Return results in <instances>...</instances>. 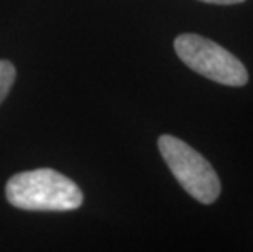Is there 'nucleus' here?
Instances as JSON below:
<instances>
[{"mask_svg": "<svg viewBox=\"0 0 253 252\" xmlns=\"http://www.w3.org/2000/svg\"><path fill=\"white\" fill-rule=\"evenodd\" d=\"M5 197L12 206L26 211H71L84 202L77 184L52 169L15 174L5 185Z\"/></svg>", "mask_w": 253, "mask_h": 252, "instance_id": "1", "label": "nucleus"}, {"mask_svg": "<svg viewBox=\"0 0 253 252\" xmlns=\"http://www.w3.org/2000/svg\"><path fill=\"white\" fill-rule=\"evenodd\" d=\"M159 151L170 172L195 200L211 205L220 194V180L212 165L181 139L164 135L159 138Z\"/></svg>", "mask_w": 253, "mask_h": 252, "instance_id": "2", "label": "nucleus"}, {"mask_svg": "<svg viewBox=\"0 0 253 252\" xmlns=\"http://www.w3.org/2000/svg\"><path fill=\"white\" fill-rule=\"evenodd\" d=\"M176 56L199 76L229 87H242L249 82L245 66L212 40L195 33L176 36L173 43Z\"/></svg>", "mask_w": 253, "mask_h": 252, "instance_id": "3", "label": "nucleus"}, {"mask_svg": "<svg viewBox=\"0 0 253 252\" xmlns=\"http://www.w3.org/2000/svg\"><path fill=\"white\" fill-rule=\"evenodd\" d=\"M15 77H17V69H15V66L10 61L2 59L0 61V105L7 99L10 89H12V85L15 82Z\"/></svg>", "mask_w": 253, "mask_h": 252, "instance_id": "4", "label": "nucleus"}, {"mask_svg": "<svg viewBox=\"0 0 253 252\" xmlns=\"http://www.w3.org/2000/svg\"><path fill=\"white\" fill-rule=\"evenodd\" d=\"M201 2L206 3H216V5H235V3H242L245 0H201Z\"/></svg>", "mask_w": 253, "mask_h": 252, "instance_id": "5", "label": "nucleus"}]
</instances>
